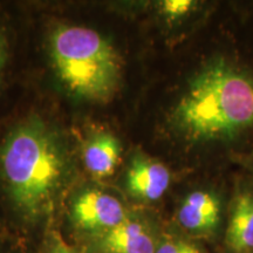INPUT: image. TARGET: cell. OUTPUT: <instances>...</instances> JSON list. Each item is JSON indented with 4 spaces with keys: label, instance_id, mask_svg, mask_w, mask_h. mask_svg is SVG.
I'll use <instances>...</instances> for the list:
<instances>
[{
    "label": "cell",
    "instance_id": "1",
    "mask_svg": "<svg viewBox=\"0 0 253 253\" xmlns=\"http://www.w3.org/2000/svg\"><path fill=\"white\" fill-rule=\"evenodd\" d=\"M186 141H230L253 129V79L224 60L201 69L172 112Z\"/></svg>",
    "mask_w": 253,
    "mask_h": 253
},
{
    "label": "cell",
    "instance_id": "2",
    "mask_svg": "<svg viewBox=\"0 0 253 253\" xmlns=\"http://www.w3.org/2000/svg\"><path fill=\"white\" fill-rule=\"evenodd\" d=\"M67 157L62 141L39 118L14 126L0 148V171L12 203L27 217L50 207L65 181Z\"/></svg>",
    "mask_w": 253,
    "mask_h": 253
},
{
    "label": "cell",
    "instance_id": "3",
    "mask_svg": "<svg viewBox=\"0 0 253 253\" xmlns=\"http://www.w3.org/2000/svg\"><path fill=\"white\" fill-rule=\"evenodd\" d=\"M49 54L60 81L74 96L104 102L118 90L121 60L99 32L60 25L49 36Z\"/></svg>",
    "mask_w": 253,
    "mask_h": 253
},
{
    "label": "cell",
    "instance_id": "4",
    "mask_svg": "<svg viewBox=\"0 0 253 253\" xmlns=\"http://www.w3.org/2000/svg\"><path fill=\"white\" fill-rule=\"evenodd\" d=\"M72 219L79 229L104 233L126 218L125 208L114 196L101 190H86L72 204Z\"/></svg>",
    "mask_w": 253,
    "mask_h": 253
},
{
    "label": "cell",
    "instance_id": "5",
    "mask_svg": "<svg viewBox=\"0 0 253 253\" xmlns=\"http://www.w3.org/2000/svg\"><path fill=\"white\" fill-rule=\"evenodd\" d=\"M170 179L169 169L163 163L143 154H136L126 171V185L134 197L154 202L166 194Z\"/></svg>",
    "mask_w": 253,
    "mask_h": 253
},
{
    "label": "cell",
    "instance_id": "6",
    "mask_svg": "<svg viewBox=\"0 0 253 253\" xmlns=\"http://www.w3.org/2000/svg\"><path fill=\"white\" fill-rule=\"evenodd\" d=\"M99 248L104 253H155L156 244L142 221L126 217L121 224L102 233Z\"/></svg>",
    "mask_w": 253,
    "mask_h": 253
},
{
    "label": "cell",
    "instance_id": "7",
    "mask_svg": "<svg viewBox=\"0 0 253 253\" xmlns=\"http://www.w3.org/2000/svg\"><path fill=\"white\" fill-rule=\"evenodd\" d=\"M220 218V205L216 196L197 190L186 197L178 210V221L194 233H208L216 229Z\"/></svg>",
    "mask_w": 253,
    "mask_h": 253
},
{
    "label": "cell",
    "instance_id": "8",
    "mask_svg": "<svg viewBox=\"0 0 253 253\" xmlns=\"http://www.w3.org/2000/svg\"><path fill=\"white\" fill-rule=\"evenodd\" d=\"M121 155V143L108 132L91 136L84 149V162L91 175L99 178L112 176Z\"/></svg>",
    "mask_w": 253,
    "mask_h": 253
},
{
    "label": "cell",
    "instance_id": "9",
    "mask_svg": "<svg viewBox=\"0 0 253 253\" xmlns=\"http://www.w3.org/2000/svg\"><path fill=\"white\" fill-rule=\"evenodd\" d=\"M226 244L235 253L253 252V194L243 192L233 203Z\"/></svg>",
    "mask_w": 253,
    "mask_h": 253
},
{
    "label": "cell",
    "instance_id": "10",
    "mask_svg": "<svg viewBox=\"0 0 253 253\" xmlns=\"http://www.w3.org/2000/svg\"><path fill=\"white\" fill-rule=\"evenodd\" d=\"M155 253H203L197 246L181 239H167L157 246Z\"/></svg>",
    "mask_w": 253,
    "mask_h": 253
},
{
    "label": "cell",
    "instance_id": "11",
    "mask_svg": "<svg viewBox=\"0 0 253 253\" xmlns=\"http://www.w3.org/2000/svg\"><path fill=\"white\" fill-rule=\"evenodd\" d=\"M194 6V1L190 0H167L161 2V8L170 18L181 17L188 13Z\"/></svg>",
    "mask_w": 253,
    "mask_h": 253
},
{
    "label": "cell",
    "instance_id": "12",
    "mask_svg": "<svg viewBox=\"0 0 253 253\" xmlns=\"http://www.w3.org/2000/svg\"><path fill=\"white\" fill-rule=\"evenodd\" d=\"M49 253H77V252H75L71 246L66 244L60 237H56V238H54V240H53Z\"/></svg>",
    "mask_w": 253,
    "mask_h": 253
},
{
    "label": "cell",
    "instance_id": "13",
    "mask_svg": "<svg viewBox=\"0 0 253 253\" xmlns=\"http://www.w3.org/2000/svg\"><path fill=\"white\" fill-rule=\"evenodd\" d=\"M6 59H7V39L4 32L0 30V75L4 69Z\"/></svg>",
    "mask_w": 253,
    "mask_h": 253
}]
</instances>
